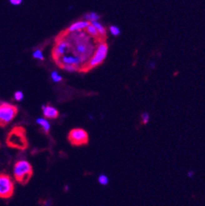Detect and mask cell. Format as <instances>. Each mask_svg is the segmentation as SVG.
<instances>
[{
	"instance_id": "obj_1",
	"label": "cell",
	"mask_w": 205,
	"mask_h": 206,
	"mask_svg": "<svg viewBox=\"0 0 205 206\" xmlns=\"http://www.w3.org/2000/svg\"><path fill=\"white\" fill-rule=\"evenodd\" d=\"M7 145L10 148L24 150L28 148V140L26 137V130L22 126H16L8 134Z\"/></svg>"
},
{
	"instance_id": "obj_2",
	"label": "cell",
	"mask_w": 205,
	"mask_h": 206,
	"mask_svg": "<svg viewBox=\"0 0 205 206\" xmlns=\"http://www.w3.org/2000/svg\"><path fill=\"white\" fill-rule=\"evenodd\" d=\"M33 168L26 160H20L13 167V176L16 182L22 185H26L33 176Z\"/></svg>"
},
{
	"instance_id": "obj_3",
	"label": "cell",
	"mask_w": 205,
	"mask_h": 206,
	"mask_svg": "<svg viewBox=\"0 0 205 206\" xmlns=\"http://www.w3.org/2000/svg\"><path fill=\"white\" fill-rule=\"evenodd\" d=\"M18 113V108L16 105L8 103L0 104V127H4L12 122Z\"/></svg>"
},
{
	"instance_id": "obj_4",
	"label": "cell",
	"mask_w": 205,
	"mask_h": 206,
	"mask_svg": "<svg viewBox=\"0 0 205 206\" xmlns=\"http://www.w3.org/2000/svg\"><path fill=\"white\" fill-rule=\"evenodd\" d=\"M14 189L15 184L11 177L5 173H0V198H11L14 194Z\"/></svg>"
},
{
	"instance_id": "obj_5",
	"label": "cell",
	"mask_w": 205,
	"mask_h": 206,
	"mask_svg": "<svg viewBox=\"0 0 205 206\" xmlns=\"http://www.w3.org/2000/svg\"><path fill=\"white\" fill-rule=\"evenodd\" d=\"M108 52V46L104 42L100 43L97 47L94 55L92 56L87 64V69H91L98 66L104 61Z\"/></svg>"
},
{
	"instance_id": "obj_6",
	"label": "cell",
	"mask_w": 205,
	"mask_h": 206,
	"mask_svg": "<svg viewBox=\"0 0 205 206\" xmlns=\"http://www.w3.org/2000/svg\"><path fill=\"white\" fill-rule=\"evenodd\" d=\"M68 140L72 145L80 146L86 145L89 141V136L87 132L82 128H74L71 130L68 134Z\"/></svg>"
},
{
	"instance_id": "obj_7",
	"label": "cell",
	"mask_w": 205,
	"mask_h": 206,
	"mask_svg": "<svg viewBox=\"0 0 205 206\" xmlns=\"http://www.w3.org/2000/svg\"><path fill=\"white\" fill-rule=\"evenodd\" d=\"M68 46H69V44L66 40H57L56 45L52 51V58L57 63L59 62V60L61 59V58L65 55Z\"/></svg>"
},
{
	"instance_id": "obj_8",
	"label": "cell",
	"mask_w": 205,
	"mask_h": 206,
	"mask_svg": "<svg viewBox=\"0 0 205 206\" xmlns=\"http://www.w3.org/2000/svg\"><path fill=\"white\" fill-rule=\"evenodd\" d=\"M82 63V60L80 57L76 55H64L61 58L58 63V65L61 67L62 65H74L79 68V65Z\"/></svg>"
},
{
	"instance_id": "obj_9",
	"label": "cell",
	"mask_w": 205,
	"mask_h": 206,
	"mask_svg": "<svg viewBox=\"0 0 205 206\" xmlns=\"http://www.w3.org/2000/svg\"><path fill=\"white\" fill-rule=\"evenodd\" d=\"M43 114L45 117V119H55L59 115V113L57 108L51 105H42Z\"/></svg>"
},
{
	"instance_id": "obj_10",
	"label": "cell",
	"mask_w": 205,
	"mask_h": 206,
	"mask_svg": "<svg viewBox=\"0 0 205 206\" xmlns=\"http://www.w3.org/2000/svg\"><path fill=\"white\" fill-rule=\"evenodd\" d=\"M89 25H90V22H86V21H78L77 22H74L73 24H72L68 27V33H74L77 31L80 32L83 30H85Z\"/></svg>"
},
{
	"instance_id": "obj_11",
	"label": "cell",
	"mask_w": 205,
	"mask_h": 206,
	"mask_svg": "<svg viewBox=\"0 0 205 206\" xmlns=\"http://www.w3.org/2000/svg\"><path fill=\"white\" fill-rule=\"evenodd\" d=\"M36 123L38 125L41 126L44 132L46 134H48L49 132V130H50V124L48 123V121L45 118H39L36 119Z\"/></svg>"
},
{
	"instance_id": "obj_12",
	"label": "cell",
	"mask_w": 205,
	"mask_h": 206,
	"mask_svg": "<svg viewBox=\"0 0 205 206\" xmlns=\"http://www.w3.org/2000/svg\"><path fill=\"white\" fill-rule=\"evenodd\" d=\"M85 19L86 22H98V19L100 18V16L97 14L96 13H94V12H91V13H89L85 14Z\"/></svg>"
},
{
	"instance_id": "obj_13",
	"label": "cell",
	"mask_w": 205,
	"mask_h": 206,
	"mask_svg": "<svg viewBox=\"0 0 205 206\" xmlns=\"http://www.w3.org/2000/svg\"><path fill=\"white\" fill-rule=\"evenodd\" d=\"M90 24L93 25V26L95 27V29H96L97 31L98 32V35H101V36H104V35H106V30H105L104 27H103V26H102L98 21V22H91Z\"/></svg>"
},
{
	"instance_id": "obj_14",
	"label": "cell",
	"mask_w": 205,
	"mask_h": 206,
	"mask_svg": "<svg viewBox=\"0 0 205 206\" xmlns=\"http://www.w3.org/2000/svg\"><path fill=\"white\" fill-rule=\"evenodd\" d=\"M86 32H87L89 35H90V36H92V37L94 38H98V36H99V35H98V32L97 31V30L95 29V27L93 26V25H91L90 23V25L88 26L87 28H86Z\"/></svg>"
},
{
	"instance_id": "obj_15",
	"label": "cell",
	"mask_w": 205,
	"mask_h": 206,
	"mask_svg": "<svg viewBox=\"0 0 205 206\" xmlns=\"http://www.w3.org/2000/svg\"><path fill=\"white\" fill-rule=\"evenodd\" d=\"M98 182L101 186H107L109 182V179L105 174H100L98 178Z\"/></svg>"
},
{
	"instance_id": "obj_16",
	"label": "cell",
	"mask_w": 205,
	"mask_h": 206,
	"mask_svg": "<svg viewBox=\"0 0 205 206\" xmlns=\"http://www.w3.org/2000/svg\"><path fill=\"white\" fill-rule=\"evenodd\" d=\"M61 68L67 71V72H69V73H74V72H77V71L79 70L78 67L74 66V65H62Z\"/></svg>"
},
{
	"instance_id": "obj_17",
	"label": "cell",
	"mask_w": 205,
	"mask_h": 206,
	"mask_svg": "<svg viewBox=\"0 0 205 206\" xmlns=\"http://www.w3.org/2000/svg\"><path fill=\"white\" fill-rule=\"evenodd\" d=\"M109 31L113 36H118L121 34L120 28L117 26H111L109 27Z\"/></svg>"
},
{
	"instance_id": "obj_18",
	"label": "cell",
	"mask_w": 205,
	"mask_h": 206,
	"mask_svg": "<svg viewBox=\"0 0 205 206\" xmlns=\"http://www.w3.org/2000/svg\"><path fill=\"white\" fill-rule=\"evenodd\" d=\"M51 78L54 82H60L62 80V77L61 75H59L57 72H52L51 73Z\"/></svg>"
},
{
	"instance_id": "obj_19",
	"label": "cell",
	"mask_w": 205,
	"mask_h": 206,
	"mask_svg": "<svg viewBox=\"0 0 205 206\" xmlns=\"http://www.w3.org/2000/svg\"><path fill=\"white\" fill-rule=\"evenodd\" d=\"M33 57L35 58H36V59H39V60H41V61H43V60L44 59V55H43V53H42V51L40 50V49H37V50H35L34 53H33Z\"/></svg>"
},
{
	"instance_id": "obj_20",
	"label": "cell",
	"mask_w": 205,
	"mask_h": 206,
	"mask_svg": "<svg viewBox=\"0 0 205 206\" xmlns=\"http://www.w3.org/2000/svg\"><path fill=\"white\" fill-rule=\"evenodd\" d=\"M140 117H141V121L143 124H147V123L149 122V120H150V116H149V114L146 112L142 113Z\"/></svg>"
},
{
	"instance_id": "obj_21",
	"label": "cell",
	"mask_w": 205,
	"mask_h": 206,
	"mask_svg": "<svg viewBox=\"0 0 205 206\" xmlns=\"http://www.w3.org/2000/svg\"><path fill=\"white\" fill-rule=\"evenodd\" d=\"M23 98H24V94H23L22 91L18 90V91H16L14 93V99H15L16 101L20 102V101H22L23 99Z\"/></svg>"
},
{
	"instance_id": "obj_22",
	"label": "cell",
	"mask_w": 205,
	"mask_h": 206,
	"mask_svg": "<svg viewBox=\"0 0 205 206\" xmlns=\"http://www.w3.org/2000/svg\"><path fill=\"white\" fill-rule=\"evenodd\" d=\"M22 3V0H10V3L12 5H15V6L20 5Z\"/></svg>"
},
{
	"instance_id": "obj_23",
	"label": "cell",
	"mask_w": 205,
	"mask_h": 206,
	"mask_svg": "<svg viewBox=\"0 0 205 206\" xmlns=\"http://www.w3.org/2000/svg\"><path fill=\"white\" fill-rule=\"evenodd\" d=\"M187 176H188V178H192L194 176V172L193 171V170H190V171H188Z\"/></svg>"
},
{
	"instance_id": "obj_24",
	"label": "cell",
	"mask_w": 205,
	"mask_h": 206,
	"mask_svg": "<svg viewBox=\"0 0 205 206\" xmlns=\"http://www.w3.org/2000/svg\"><path fill=\"white\" fill-rule=\"evenodd\" d=\"M155 66H156V64H155L154 62H152V63H150L149 65H148V68H150V69H154Z\"/></svg>"
}]
</instances>
